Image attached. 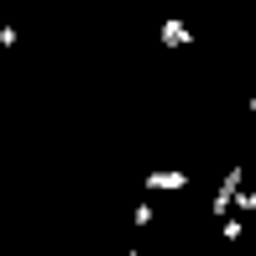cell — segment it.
Wrapping results in <instances>:
<instances>
[{"mask_svg": "<svg viewBox=\"0 0 256 256\" xmlns=\"http://www.w3.org/2000/svg\"><path fill=\"white\" fill-rule=\"evenodd\" d=\"M246 188V168H225V178H220V188H214V199H209V214L214 220H225L230 214V204H236V194Z\"/></svg>", "mask_w": 256, "mask_h": 256, "instance_id": "cell-1", "label": "cell"}, {"mask_svg": "<svg viewBox=\"0 0 256 256\" xmlns=\"http://www.w3.org/2000/svg\"><path fill=\"white\" fill-rule=\"evenodd\" d=\"M146 188H188V172L183 168H157V172H146Z\"/></svg>", "mask_w": 256, "mask_h": 256, "instance_id": "cell-2", "label": "cell"}, {"mask_svg": "<svg viewBox=\"0 0 256 256\" xmlns=\"http://www.w3.org/2000/svg\"><path fill=\"white\" fill-rule=\"evenodd\" d=\"M188 42H194V32L183 26V21H162V48L178 52V48H188Z\"/></svg>", "mask_w": 256, "mask_h": 256, "instance_id": "cell-3", "label": "cell"}, {"mask_svg": "<svg viewBox=\"0 0 256 256\" xmlns=\"http://www.w3.org/2000/svg\"><path fill=\"white\" fill-rule=\"evenodd\" d=\"M240 236H246V225H240L236 214H225V220H220V240H230V246H236Z\"/></svg>", "mask_w": 256, "mask_h": 256, "instance_id": "cell-4", "label": "cell"}, {"mask_svg": "<svg viewBox=\"0 0 256 256\" xmlns=\"http://www.w3.org/2000/svg\"><path fill=\"white\" fill-rule=\"evenodd\" d=\"M152 220H157V209L142 199V204H136V225H152Z\"/></svg>", "mask_w": 256, "mask_h": 256, "instance_id": "cell-5", "label": "cell"}, {"mask_svg": "<svg viewBox=\"0 0 256 256\" xmlns=\"http://www.w3.org/2000/svg\"><path fill=\"white\" fill-rule=\"evenodd\" d=\"M16 42H21V37H16V26H10V21H6V26H0V48L10 52V48H16Z\"/></svg>", "mask_w": 256, "mask_h": 256, "instance_id": "cell-6", "label": "cell"}, {"mask_svg": "<svg viewBox=\"0 0 256 256\" xmlns=\"http://www.w3.org/2000/svg\"><path fill=\"white\" fill-rule=\"evenodd\" d=\"M230 209H256V194H246V188H240V194H236V204H230Z\"/></svg>", "mask_w": 256, "mask_h": 256, "instance_id": "cell-7", "label": "cell"}, {"mask_svg": "<svg viewBox=\"0 0 256 256\" xmlns=\"http://www.w3.org/2000/svg\"><path fill=\"white\" fill-rule=\"evenodd\" d=\"M246 110H251V115H256V94H251V100H246Z\"/></svg>", "mask_w": 256, "mask_h": 256, "instance_id": "cell-8", "label": "cell"}, {"mask_svg": "<svg viewBox=\"0 0 256 256\" xmlns=\"http://www.w3.org/2000/svg\"><path fill=\"white\" fill-rule=\"evenodd\" d=\"M126 256H142V251H126Z\"/></svg>", "mask_w": 256, "mask_h": 256, "instance_id": "cell-9", "label": "cell"}]
</instances>
